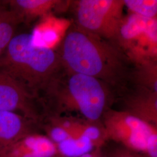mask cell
I'll list each match as a JSON object with an SVG mask.
<instances>
[{"label":"cell","instance_id":"8fae6325","mask_svg":"<svg viewBox=\"0 0 157 157\" xmlns=\"http://www.w3.org/2000/svg\"><path fill=\"white\" fill-rule=\"evenodd\" d=\"M58 152L56 144L40 135H30L17 143L7 157H53Z\"/></svg>","mask_w":157,"mask_h":157},{"label":"cell","instance_id":"d6986e66","mask_svg":"<svg viewBox=\"0 0 157 157\" xmlns=\"http://www.w3.org/2000/svg\"></svg>","mask_w":157,"mask_h":157},{"label":"cell","instance_id":"ba28073f","mask_svg":"<svg viewBox=\"0 0 157 157\" xmlns=\"http://www.w3.org/2000/svg\"><path fill=\"white\" fill-rule=\"evenodd\" d=\"M35 121L15 112L0 111V157H7L15 146L34 135Z\"/></svg>","mask_w":157,"mask_h":157},{"label":"cell","instance_id":"5bb4252c","mask_svg":"<svg viewBox=\"0 0 157 157\" xmlns=\"http://www.w3.org/2000/svg\"><path fill=\"white\" fill-rule=\"evenodd\" d=\"M136 76L141 88L157 93V62L137 66Z\"/></svg>","mask_w":157,"mask_h":157},{"label":"cell","instance_id":"ac0fdd59","mask_svg":"<svg viewBox=\"0 0 157 157\" xmlns=\"http://www.w3.org/2000/svg\"><path fill=\"white\" fill-rule=\"evenodd\" d=\"M95 157V155L91 153V152H89V153H87V154H85L84 155H82L81 157Z\"/></svg>","mask_w":157,"mask_h":157},{"label":"cell","instance_id":"277c9868","mask_svg":"<svg viewBox=\"0 0 157 157\" xmlns=\"http://www.w3.org/2000/svg\"><path fill=\"white\" fill-rule=\"evenodd\" d=\"M106 137L121 143L128 150L148 157H157L155 125L129 112L107 111L103 115Z\"/></svg>","mask_w":157,"mask_h":157},{"label":"cell","instance_id":"8992f818","mask_svg":"<svg viewBox=\"0 0 157 157\" xmlns=\"http://www.w3.org/2000/svg\"><path fill=\"white\" fill-rule=\"evenodd\" d=\"M124 0H81L75 10L76 26L113 42L124 19Z\"/></svg>","mask_w":157,"mask_h":157},{"label":"cell","instance_id":"6da1fadb","mask_svg":"<svg viewBox=\"0 0 157 157\" xmlns=\"http://www.w3.org/2000/svg\"><path fill=\"white\" fill-rule=\"evenodd\" d=\"M58 53L69 73L91 76L112 86L123 84L129 77V60L117 45L76 25L67 29Z\"/></svg>","mask_w":157,"mask_h":157},{"label":"cell","instance_id":"4fadbf2b","mask_svg":"<svg viewBox=\"0 0 157 157\" xmlns=\"http://www.w3.org/2000/svg\"><path fill=\"white\" fill-rule=\"evenodd\" d=\"M94 144L83 136L72 137L58 144L57 150L63 156L66 157H80L90 152Z\"/></svg>","mask_w":157,"mask_h":157},{"label":"cell","instance_id":"e0dca14e","mask_svg":"<svg viewBox=\"0 0 157 157\" xmlns=\"http://www.w3.org/2000/svg\"><path fill=\"white\" fill-rule=\"evenodd\" d=\"M110 157H142L136 152L129 150H118L114 152Z\"/></svg>","mask_w":157,"mask_h":157},{"label":"cell","instance_id":"9a60e30c","mask_svg":"<svg viewBox=\"0 0 157 157\" xmlns=\"http://www.w3.org/2000/svg\"><path fill=\"white\" fill-rule=\"evenodd\" d=\"M130 13L148 18H157V0H124Z\"/></svg>","mask_w":157,"mask_h":157},{"label":"cell","instance_id":"3957f363","mask_svg":"<svg viewBox=\"0 0 157 157\" xmlns=\"http://www.w3.org/2000/svg\"><path fill=\"white\" fill-rule=\"evenodd\" d=\"M108 85L91 76L69 73L58 76L47 91L60 112H76L94 123L106 112L109 100Z\"/></svg>","mask_w":157,"mask_h":157},{"label":"cell","instance_id":"30bf717a","mask_svg":"<svg viewBox=\"0 0 157 157\" xmlns=\"http://www.w3.org/2000/svg\"><path fill=\"white\" fill-rule=\"evenodd\" d=\"M126 112L146 122L157 124V93L143 88L129 97Z\"/></svg>","mask_w":157,"mask_h":157},{"label":"cell","instance_id":"2e32d148","mask_svg":"<svg viewBox=\"0 0 157 157\" xmlns=\"http://www.w3.org/2000/svg\"><path fill=\"white\" fill-rule=\"evenodd\" d=\"M52 124L48 128V134L50 137L51 140L59 144L63 141L72 137L67 130L59 124L52 122Z\"/></svg>","mask_w":157,"mask_h":157},{"label":"cell","instance_id":"7a4b0ae2","mask_svg":"<svg viewBox=\"0 0 157 157\" xmlns=\"http://www.w3.org/2000/svg\"><path fill=\"white\" fill-rule=\"evenodd\" d=\"M61 60L54 49L37 45L32 34L15 35L0 56V71L22 84L34 95L58 76Z\"/></svg>","mask_w":157,"mask_h":157},{"label":"cell","instance_id":"5b68a950","mask_svg":"<svg viewBox=\"0 0 157 157\" xmlns=\"http://www.w3.org/2000/svg\"><path fill=\"white\" fill-rule=\"evenodd\" d=\"M113 43L137 66L157 62V18L130 13L124 17Z\"/></svg>","mask_w":157,"mask_h":157},{"label":"cell","instance_id":"52a82bcc","mask_svg":"<svg viewBox=\"0 0 157 157\" xmlns=\"http://www.w3.org/2000/svg\"><path fill=\"white\" fill-rule=\"evenodd\" d=\"M35 97L22 84L0 71V111L15 112L37 122Z\"/></svg>","mask_w":157,"mask_h":157},{"label":"cell","instance_id":"9c48e42d","mask_svg":"<svg viewBox=\"0 0 157 157\" xmlns=\"http://www.w3.org/2000/svg\"><path fill=\"white\" fill-rule=\"evenodd\" d=\"M10 9L16 12L23 21L49 16L52 12L65 8L67 1L58 0H11L8 1Z\"/></svg>","mask_w":157,"mask_h":157},{"label":"cell","instance_id":"7c38bea8","mask_svg":"<svg viewBox=\"0 0 157 157\" xmlns=\"http://www.w3.org/2000/svg\"><path fill=\"white\" fill-rule=\"evenodd\" d=\"M23 22L16 12L0 7V56L4 53L15 36L17 27Z\"/></svg>","mask_w":157,"mask_h":157}]
</instances>
